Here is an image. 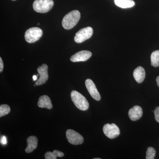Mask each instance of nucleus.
Instances as JSON below:
<instances>
[{
    "mask_svg": "<svg viewBox=\"0 0 159 159\" xmlns=\"http://www.w3.org/2000/svg\"><path fill=\"white\" fill-rule=\"evenodd\" d=\"M80 18V13L78 10H74L66 15L62 21L64 29L70 30L77 25Z\"/></svg>",
    "mask_w": 159,
    "mask_h": 159,
    "instance_id": "obj_1",
    "label": "nucleus"
},
{
    "mask_svg": "<svg viewBox=\"0 0 159 159\" xmlns=\"http://www.w3.org/2000/svg\"><path fill=\"white\" fill-rule=\"evenodd\" d=\"M71 98L74 105L81 111H86L89 108V103L88 100L82 94L76 91H72Z\"/></svg>",
    "mask_w": 159,
    "mask_h": 159,
    "instance_id": "obj_2",
    "label": "nucleus"
},
{
    "mask_svg": "<svg viewBox=\"0 0 159 159\" xmlns=\"http://www.w3.org/2000/svg\"><path fill=\"white\" fill-rule=\"evenodd\" d=\"M54 5L53 0H35L33 2V8L36 12L45 13L50 11Z\"/></svg>",
    "mask_w": 159,
    "mask_h": 159,
    "instance_id": "obj_3",
    "label": "nucleus"
},
{
    "mask_svg": "<svg viewBox=\"0 0 159 159\" xmlns=\"http://www.w3.org/2000/svg\"><path fill=\"white\" fill-rule=\"evenodd\" d=\"M43 31L38 27H33L27 30L25 33V37L26 42L29 43H34L37 41L41 38Z\"/></svg>",
    "mask_w": 159,
    "mask_h": 159,
    "instance_id": "obj_4",
    "label": "nucleus"
},
{
    "mask_svg": "<svg viewBox=\"0 0 159 159\" xmlns=\"http://www.w3.org/2000/svg\"><path fill=\"white\" fill-rule=\"evenodd\" d=\"M93 29L90 27L83 28L76 33L74 37L75 42L80 43L85 41L92 37L93 34Z\"/></svg>",
    "mask_w": 159,
    "mask_h": 159,
    "instance_id": "obj_5",
    "label": "nucleus"
},
{
    "mask_svg": "<svg viewBox=\"0 0 159 159\" xmlns=\"http://www.w3.org/2000/svg\"><path fill=\"white\" fill-rule=\"evenodd\" d=\"M66 136L69 143L72 145H81L83 143V137L78 132L73 129H69L67 130Z\"/></svg>",
    "mask_w": 159,
    "mask_h": 159,
    "instance_id": "obj_6",
    "label": "nucleus"
},
{
    "mask_svg": "<svg viewBox=\"0 0 159 159\" xmlns=\"http://www.w3.org/2000/svg\"><path fill=\"white\" fill-rule=\"evenodd\" d=\"M103 131L104 134L110 139H114L120 134V130L118 126L114 123L104 125L103 127Z\"/></svg>",
    "mask_w": 159,
    "mask_h": 159,
    "instance_id": "obj_7",
    "label": "nucleus"
},
{
    "mask_svg": "<svg viewBox=\"0 0 159 159\" xmlns=\"http://www.w3.org/2000/svg\"><path fill=\"white\" fill-rule=\"evenodd\" d=\"M37 71L39 75V78L35 82V85L37 86L42 85L45 83L48 79V66L45 64H43L38 68Z\"/></svg>",
    "mask_w": 159,
    "mask_h": 159,
    "instance_id": "obj_8",
    "label": "nucleus"
},
{
    "mask_svg": "<svg viewBox=\"0 0 159 159\" xmlns=\"http://www.w3.org/2000/svg\"><path fill=\"white\" fill-rule=\"evenodd\" d=\"M85 84L86 88L91 97L97 101H99L101 99V97L93 80L90 79H87Z\"/></svg>",
    "mask_w": 159,
    "mask_h": 159,
    "instance_id": "obj_9",
    "label": "nucleus"
},
{
    "mask_svg": "<svg viewBox=\"0 0 159 159\" xmlns=\"http://www.w3.org/2000/svg\"><path fill=\"white\" fill-rule=\"evenodd\" d=\"M92 54L90 51H79L71 56L70 61L72 62L85 61L90 58Z\"/></svg>",
    "mask_w": 159,
    "mask_h": 159,
    "instance_id": "obj_10",
    "label": "nucleus"
},
{
    "mask_svg": "<svg viewBox=\"0 0 159 159\" xmlns=\"http://www.w3.org/2000/svg\"><path fill=\"white\" fill-rule=\"evenodd\" d=\"M142 115L143 111L139 106H135L129 111V117L132 121L139 120L142 117Z\"/></svg>",
    "mask_w": 159,
    "mask_h": 159,
    "instance_id": "obj_11",
    "label": "nucleus"
},
{
    "mask_svg": "<svg viewBox=\"0 0 159 159\" xmlns=\"http://www.w3.org/2000/svg\"><path fill=\"white\" fill-rule=\"evenodd\" d=\"M37 104L39 107L40 108L51 109L53 107L51 99L49 97L46 95H44L39 97Z\"/></svg>",
    "mask_w": 159,
    "mask_h": 159,
    "instance_id": "obj_12",
    "label": "nucleus"
},
{
    "mask_svg": "<svg viewBox=\"0 0 159 159\" xmlns=\"http://www.w3.org/2000/svg\"><path fill=\"white\" fill-rule=\"evenodd\" d=\"M28 146L25 149L27 153H31L36 149L38 145V139L34 136L29 137L27 139Z\"/></svg>",
    "mask_w": 159,
    "mask_h": 159,
    "instance_id": "obj_13",
    "label": "nucleus"
},
{
    "mask_svg": "<svg viewBox=\"0 0 159 159\" xmlns=\"http://www.w3.org/2000/svg\"><path fill=\"white\" fill-rule=\"evenodd\" d=\"M133 76L137 82L138 83H141L144 81L145 78V70L142 67H138L134 70Z\"/></svg>",
    "mask_w": 159,
    "mask_h": 159,
    "instance_id": "obj_14",
    "label": "nucleus"
},
{
    "mask_svg": "<svg viewBox=\"0 0 159 159\" xmlns=\"http://www.w3.org/2000/svg\"><path fill=\"white\" fill-rule=\"evenodd\" d=\"M114 2L117 6L122 9L131 8L135 5L133 0H114Z\"/></svg>",
    "mask_w": 159,
    "mask_h": 159,
    "instance_id": "obj_15",
    "label": "nucleus"
},
{
    "mask_svg": "<svg viewBox=\"0 0 159 159\" xmlns=\"http://www.w3.org/2000/svg\"><path fill=\"white\" fill-rule=\"evenodd\" d=\"M64 156V154L61 152L57 150L53 151V152H48L45 154V158L46 159H56L57 157H62Z\"/></svg>",
    "mask_w": 159,
    "mask_h": 159,
    "instance_id": "obj_16",
    "label": "nucleus"
},
{
    "mask_svg": "<svg viewBox=\"0 0 159 159\" xmlns=\"http://www.w3.org/2000/svg\"><path fill=\"white\" fill-rule=\"evenodd\" d=\"M151 65L154 67L159 66V50L154 51L151 55Z\"/></svg>",
    "mask_w": 159,
    "mask_h": 159,
    "instance_id": "obj_17",
    "label": "nucleus"
},
{
    "mask_svg": "<svg viewBox=\"0 0 159 159\" xmlns=\"http://www.w3.org/2000/svg\"><path fill=\"white\" fill-rule=\"evenodd\" d=\"M10 111V107L9 105L3 104L0 106V117H2L7 115Z\"/></svg>",
    "mask_w": 159,
    "mask_h": 159,
    "instance_id": "obj_18",
    "label": "nucleus"
},
{
    "mask_svg": "<svg viewBox=\"0 0 159 159\" xmlns=\"http://www.w3.org/2000/svg\"><path fill=\"white\" fill-rule=\"evenodd\" d=\"M156 155V150L153 147H149L146 151V159H154Z\"/></svg>",
    "mask_w": 159,
    "mask_h": 159,
    "instance_id": "obj_19",
    "label": "nucleus"
},
{
    "mask_svg": "<svg viewBox=\"0 0 159 159\" xmlns=\"http://www.w3.org/2000/svg\"><path fill=\"white\" fill-rule=\"evenodd\" d=\"M155 119L159 123V107L155 108L154 111Z\"/></svg>",
    "mask_w": 159,
    "mask_h": 159,
    "instance_id": "obj_20",
    "label": "nucleus"
},
{
    "mask_svg": "<svg viewBox=\"0 0 159 159\" xmlns=\"http://www.w3.org/2000/svg\"><path fill=\"white\" fill-rule=\"evenodd\" d=\"M4 69V63H3L2 59V57H0V72L2 73Z\"/></svg>",
    "mask_w": 159,
    "mask_h": 159,
    "instance_id": "obj_21",
    "label": "nucleus"
},
{
    "mask_svg": "<svg viewBox=\"0 0 159 159\" xmlns=\"http://www.w3.org/2000/svg\"><path fill=\"white\" fill-rule=\"evenodd\" d=\"M1 142L2 145H6L7 143V140H6V137L3 136L1 139Z\"/></svg>",
    "mask_w": 159,
    "mask_h": 159,
    "instance_id": "obj_22",
    "label": "nucleus"
},
{
    "mask_svg": "<svg viewBox=\"0 0 159 159\" xmlns=\"http://www.w3.org/2000/svg\"><path fill=\"white\" fill-rule=\"evenodd\" d=\"M156 81L157 83V84L158 86L159 87V76L157 77L156 79Z\"/></svg>",
    "mask_w": 159,
    "mask_h": 159,
    "instance_id": "obj_23",
    "label": "nucleus"
},
{
    "mask_svg": "<svg viewBox=\"0 0 159 159\" xmlns=\"http://www.w3.org/2000/svg\"><path fill=\"white\" fill-rule=\"evenodd\" d=\"M37 77L38 76H37V75H34V76H33V80H34V81H35V80H37Z\"/></svg>",
    "mask_w": 159,
    "mask_h": 159,
    "instance_id": "obj_24",
    "label": "nucleus"
},
{
    "mask_svg": "<svg viewBox=\"0 0 159 159\" xmlns=\"http://www.w3.org/2000/svg\"><path fill=\"white\" fill-rule=\"evenodd\" d=\"M93 159H101L100 158H94Z\"/></svg>",
    "mask_w": 159,
    "mask_h": 159,
    "instance_id": "obj_25",
    "label": "nucleus"
},
{
    "mask_svg": "<svg viewBox=\"0 0 159 159\" xmlns=\"http://www.w3.org/2000/svg\"><path fill=\"white\" fill-rule=\"evenodd\" d=\"M11 1H16V0H11Z\"/></svg>",
    "mask_w": 159,
    "mask_h": 159,
    "instance_id": "obj_26",
    "label": "nucleus"
}]
</instances>
